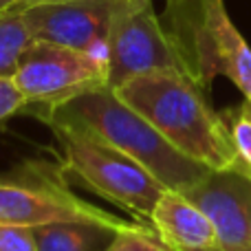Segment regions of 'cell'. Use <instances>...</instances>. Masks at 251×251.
Returning a JSON list of instances; mask_svg holds the SVG:
<instances>
[{
	"label": "cell",
	"mask_w": 251,
	"mask_h": 251,
	"mask_svg": "<svg viewBox=\"0 0 251 251\" xmlns=\"http://www.w3.org/2000/svg\"><path fill=\"white\" fill-rule=\"evenodd\" d=\"M115 91L176 150L209 170L238 163L229 128L209 91L181 71H154L126 79Z\"/></svg>",
	"instance_id": "6da1fadb"
},
{
	"label": "cell",
	"mask_w": 251,
	"mask_h": 251,
	"mask_svg": "<svg viewBox=\"0 0 251 251\" xmlns=\"http://www.w3.org/2000/svg\"><path fill=\"white\" fill-rule=\"evenodd\" d=\"M31 113L47 126H69L104 139L141 163L168 190L185 194L209 172L203 163L176 150L139 110L124 101L113 86L97 88L64 104Z\"/></svg>",
	"instance_id": "7a4b0ae2"
},
{
	"label": "cell",
	"mask_w": 251,
	"mask_h": 251,
	"mask_svg": "<svg viewBox=\"0 0 251 251\" xmlns=\"http://www.w3.org/2000/svg\"><path fill=\"white\" fill-rule=\"evenodd\" d=\"M161 20L192 79L209 91L223 75L245 97L251 95V47L225 0H165Z\"/></svg>",
	"instance_id": "3957f363"
},
{
	"label": "cell",
	"mask_w": 251,
	"mask_h": 251,
	"mask_svg": "<svg viewBox=\"0 0 251 251\" xmlns=\"http://www.w3.org/2000/svg\"><path fill=\"white\" fill-rule=\"evenodd\" d=\"M55 134L66 172L86 190L122 207L134 221L150 225L159 199L168 187L141 163L86 130L49 126Z\"/></svg>",
	"instance_id": "277c9868"
},
{
	"label": "cell",
	"mask_w": 251,
	"mask_h": 251,
	"mask_svg": "<svg viewBox=\"0 0 251 251\" xmlns=\"http://www.w3.org/2000/svg\"><path fill=\"white\" fill-rule=\"evenodd\" d=\"M66 168L49 159H26L0 172V223L42 227L51 223H101L122 229L128 221L86 203L69 185Z\"/></svg>",
	"instance_id": "5b68a950"
},
{
	"label": "cell",
	"mask_w": 251,
	"mask_h": 251,
	"mask_svg": "<svg viewBox=\"0 0 251 251\" xmlns=\"http://www.w3.org/2000/svg\"><path fill=\"white\" fill-rule=\"evenodd\" d=\"M11 79L26 106L38 110L110 86V71L106 55L33 38Z\"/></svg>",
	"instance_id": "8992f818"
},
{
	"label": "cell",
	"mask_w": 251,
	"mask_h": 251,
	"mask_svg": "<svg viewBox=\"0 0 251 251\" xmlns=\"http://www.w3.org/2000/svg\"><path fill=\"white\" fill-rule=\"evenodd\" d=\"M106 60L113 88L134 75L154 71L185 73L181 55L163 26L161 16L154 11L152 0H117Z\"/></svg>",
	"instance_id": "52a82bcc"
},
{
	"label": "cell",
	"mask_w": 251,
	"mask_h": 251,
	"mask_svg": "<svg viewBox=\"0 0 251 251\" xmlns=\"http://www.w3.org/2000/svg\"><path fill=\"white\" fill-rule=\"evenodd\" d=\"M185 194L214 223L221 251H251V170L243 161L209 170Z\"/></svg>",
	"instance_id": "ba28073f"
},
{
	"label": "cell",
	"mask_w": 251,
	"mask_h": 251,
	"mask_svg": "<svg viewBox=\"0 0 251 251\" xmlns=\"http://www.w3.org/2000/svg\"><path fill=\"white\" fill-rule=\"evenodd\" d=\"M117 0H62L25 7V18L35 40L64 44L106 55Z\"/></svg>",
	"instance_id": "9c48e42d"
},
{
	"label": "cell",
	"mask_w": 251,
	"mask_h": 251,
	"mask_svg": "<svg viewBox=\"0 0 251 251\" xmlns=\"http://www.w3.org/2000/svg\"><path fill=\"white\" fill-rule=\"evenodd\" d=\"M150 227L174 251H221L214 223L183 192H163L152 212Z\"/></svg>",
	"instance_id": "30bf717a"
},
{
	"label": "cell",
	"mask_w": 251,
	"mask_h": 251,
	"mask_svg": "<svg viewBox=\"0 0 251 251\" xmlns=\"http://www.w3.org/2000/svg\"><path fill=\"white\" fill-rule=\"evenodd\" d=\"M115 231L108 225L86 221L35 227L40 251H106Z\"/></svg>",
	"instance_id": "8fae6325"
},
{
	"label": "cell",
	"mask_w": 251,
	"mask_h": 251,
	"mask_svg": "<svg viewBox=\"0 0 251 251\" xmlns=\"http://www.w3.org/2000/svg\"><path fill=\"white\" fill-rule=\"evenodd\" d=\"M33 40L25 18V7L11 4L0 11V77H13L20 57Z\"/></svg>",
	"instance_id": "7c38bea8"
},
{
	"label": "cell",
	"mask_w": 251,
	"mask_h": 251,
	"mask_svg": "<svg viewBox=\"0 0 251 251\" xmlns=\"http://www.w3.org/2000/svg\"><path fill=\"white\" fill-rule=\"evenodd\" d=\"M106 251H174L154 234L146 223H128L126 227L115 231Z\"/></svg>",
	"instance_id": "4fadbf2b"
},
{
	"label": "cell",
	"mask_w": 251,
	"mask_h": 251,
	"mask_svg": "<svg viewBox=\"0 0 251 251\" xmlns=\"http://www.w3.org/2000/svg\"><path fill=\"white\" fill-rule=\"evenodd\" d=\"M221 113L227 122V128H229V137L236 148V154L251 170V110L247 101L225 108Z\"/></svg>",
	"instance_id": "5bb4252c"
},
{
	"label": "cell",
	"mask_w": 251,
	"mask_h": 251,
	"mask_svg": "<svg viewBox=\"0 0 251 251\" xmlns=\"http://www.w3.org/2000/svg\"><path fill=\"white\" fill-rule=\"evenodd\" d=\"M0 251H40L35 227L0 223Z\"/></svg>",
	"instance_id": "9a60e30c"
},
{
	"label": "cell",
	"mask_w": 251,
	"mask_h": 251,
	"mask_svg": "<svg viewBox=\"0 0 251 251\" xmlns=\"http://www.w3.org/2000/svg\"><path fill=\"white\" fill-rule=\"evenodd\" d=\"M26 108V100L11 77H0V126Z\"/></svg>",
	"instance_id": "2e32d148"
},
{
	"label": "cell",
	"mask_w": 251,
	"mask_h": 251,
	"mask_svg": "<svg viewBox=\"0 0 251 251\" xmlns=\"http://www.w3.org/2000/svg\"><path fill=\"white\" fill-rule=\"evenodd\" d=\"M40 2H62V0H18L20 7H31V4H40Z\"/></svg>",
	"instance_id": "e0dca14e"
},
{
	"label": "cell",
	"mask_w": 251,
	"mask_h": 251,
	"mask_svg": "<svg viewBox=\"0 0 251 251\" xmlns=\"http://www.w3.org/2000/svg\"><path fill=\"white\" fill-rule=\"evenodd\" d=\"M18 0H0V11L2 9H7V7H11V4H16Z\"/></svg>",
	"instance_id": "ac0fdd59"
},
{
	"label": "cell",
	"mask_w": 251,
	"mask_h": 251,
	"mask_svg": "<svg viewBox=\"0 0 251 251\" xmlns=\"http://www.w3.org/2000/svg\"><path fill=\"white\" fill-rule=\"evenodd\" d=\"M245 101H247V106H249V110H251V95H249V97H245Z\"/></svg>",
	"instance_id": "d6986e66"
}]
</instances>
